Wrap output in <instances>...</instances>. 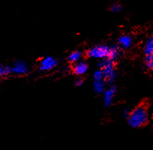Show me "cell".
<instances>
[{
    "instance_id": "obj_1",
    "label": "cell",
    "mask_w": 153,
    "mask_h": 150,
    "mask_svg": "<svg viewBox=\"0 0 153 150\" xmlns=\"http://www.w3.org/2000/svg\"><path fill=\"white\" fill-rule=\"evenodd\" d=\"M148 120L147 110L143 106L136 107L128 116V124L133 128H139L146 123Z\"/></svg>"
},
{
    "instance_id": "obj_2",
    "label": "cell",
    "mask_w": 153,
    "mask_h": 150,
    "mask_svg": "<svg viewBox=\"0 0 153 150\" xmlns=\"http://www.w3.org/2000/svg\"><path fill=\"white\" fill-rule=\"evenodd\" d=\"M99 67L103 72L104 80L107 82H113L115 80L117 74L113 62L109 59L103 61L99 64Z\"/></svg>"
},
{
    "instance_id": "obj_3",
    "label": "cell",
    "mask_w": 153,
    "mask_h": 150,
    "mask_svg": "<svg viewBox=\"0 0 153 150\" xmlns=\"http://www.w3.org/2000/svg\"><path fill=\"white\" fill-rule=\"evenodd\" d=\"M109 48L106 45H98L90 49L88 52V56L95 59H105L107 58Z\"/></svg>"
},
{
    "instance_id": "obj_4",
    "label": "cell",
    "mask_w": 153,
    "mask_h": 150,
    "mask_svg": "<svg viewBox=\"0 0 153 150\" xmlns=\"http://www.w3.org/2000/svg\"><path fill=\"white\" fill-rule=\"evenodd\" d=\"M57 60L52 56L45 57L39 62V68L43 71H48L53 69L57 65Z\"/></svg>"
},
{
    "instance_id": "obj_5",
    "label": "cell",
    "mask_w": 153,
    "mask_h": 150,
    "mask_svg": "<svg viewBox=\"0 0 153 150\" xmlns=\"http://www.w3.org/2000/svg\"><path fill=\"white\" fill-rule=\"evenodd\" d=\"M11 73H14L15 74L22 75L25 74L28 72V67L24 62L17 61L14 63L11 67Z\"/></svg>"
},
{
    "instance_id": "obj_6",
    "label": "cell",
    "mask_w": 153,
    "mask_h": 150,
    "mask_svg": "<svg viewBox=\"0 0 153 150\" xmlns=\"http://www.w3.org/2000/svg\"><path fill=\"white\" fill-rule=\"evenodd\" d=\"M116 89L115 87H110L104 92V103L107 107L111 105L114 98Z\"/></svg>"
},
{
    "instance_id": "obj_7",
    "label": "cell",
    "mask_w": 153,
    "mask_h": 150,
    "mask_svg": "<svg viewBox=\"0 0 153 150\" xmlns=\"http://www.w3.org/2000/svg\"><path fill=\"white\" fill-rule=\"evenodd\" d=\"M88 70V65L85 62L79 61L74 65V71L76 75H83L86 73Z\"/></svg>"
},
{
    "instance_id": "obj_8",
    "label": "cell",
    "mask_w": 153,
    "mask_h": 150,
    "mask_svg": "<svg viewBox=\"0 0 153 150\" xmlns=\"http://www.w3.org/2000/svg\"><path fill=\"white\" fill-rule=\"evenodd\" d=\"M119 45L121 48L127 49L132 45V39L128 35H122L118 40Z\"/></svg>"
},
{
    "instance_id": "obj_9",
    "label": "cell",
    "mask_w": 153,
    "mask_h": 150,
    "mask_svg": "<svg viewBox=\"0 0 153 150\" xmlns=\"http://www.w3.org/2000/svg\"><path fill=\"white\" fill-rule=\"evenodd\" d=\"M119 53H120V51H119V49L117 47H110L109 48L108 55H107V59L113 62V60L117 59L118 58Z\"/></svg>"
},
{
    "instance_id": "obj_10",
    "label": "cell",
    "mask_w": 153,
    "mask_h": 150,
    "mask_svg": "<svg viewBox=\"0 0 153 150\" xmlns=\"http://www.w3.org/2000/svg\"><path fill=\"white\" fill-rule=\"evenodd\" d=\"M144 53L146 55L153 53V36L149 38L144 46Z\"/></svg>"
},
{
    "instance_id": "obj_11",
    "label": "cell",
    "mask_w": 153,
    "mask_h": 150,
    "mask_svg": "<svg viewBox=\"0 0 153 150\" xmlns=\"http://www.w3.org/2000/svg\"><path fill=\"white\" fill-rule=\"evenodd\" d=\"M93 87L97 93H102L104 90V80H94Z\"/></svg>"
},
{
    "instance_id": "obj_12",
    "label": "cell",
    "mask_w": 153,
    "mask_h": 150,
    "mask_svg": "<svg viewBox=\"0 0 153 150\" xmlns=\"http://www.w3.org/2000/svg\"><path fill=\"white\" fill-rule=\"evenodd\" d=\"M82 54L80 51H74L69 55L68 60L71 62H78L81 59Z\"/></svg>"
},
{
    "instance_id": "obj_13",
    "label": "cell",
    "mask_w": 153,
    "mask_h": 150,
    "mask_svg": "<svg viewBox=\"0 0 153 150\" xmlns=\"http://www.w3.org/2000/svg\"><path fill=\"white\" fill-rule=\"evenodd\" d=\"M11 73V67L4 65H0V77H5Z\"/></svg>"
},
{
    "instance_id": "obj_14",
    "label": "cell",
    "mask_w": 153,
    "mask_h": 150,
    "mask_svg": "<svg viewBox=\"0 0 153 150\" xmlns=\"http://www.w3.org/2000/svg\"><path fill=\"white\" fill-rule=\"evenodd\" d=\"M122 8L123 7H122V5L120 3H118V2H114V3L111 4V5L110 6V10L111 12L117 13L121 11Z\"/></svg>"
},
{
    "instance_id": "obj_15",
    "label": "cell",
    "mask_w": 153,
    "mask_h": 150,
    "mask_svg": "<svg viewBox=\"0 0 153 150\" xmlns=\"http://www.w3.org/2000/svg\"><path fill=\"white\" fill-rule=\"evenodd\" d=\"M146 64L149 68L152 69L153 68V53L147 55L146 57Z\"/></svg>"
},
{
    "instance_id": "obj_16",
    "label": "cell",
    "mask_w": 153,
    "mask_h": 150,
    "mask_svg": "<svg viewBox=\"0 0 153 150\" xmlns=\"http://www.w3.org/2000/svg\"><path fill=\"white\" fill-rule=\"evenodd\" d=\"M94 80H104V74L101 70H97L93 75Z\"/></svg>"
},
{
    "instance_id": "obj_17",
    "label": "cell",
    "mask_w": 153,
    "mask_h": 150,
    "mask_svg": "<svg viewBox=\"0 0 153 150\" xmlns=\"http://www.w3.org/2000/svg\"><path fill=\"white\" fill-rule=\"evenodd\" d=\"M83 79L79 78V79H77V80H76V82H75V84H76V86H81L82 84H83Z\"/></svg>"
},
{
    "instance_id": "obj_18",
    "label": "cell",
    "mask_w": 153,
    "mask_h": 150,
    "mask_svg": "<svg viewBox=\"0 0 153 150\" xmlns=\"http://www.w3.org/2000/svg\"><path fill=\"white\" fill-rule=\"evenodd\" d=\"M152 70H153V68H152Z\"/></svg>"
}]
</instances>
